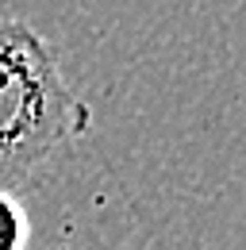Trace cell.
<instances>
[{
    "mask_svg": "<svg viewBox=\"0 0 246 250\" xmlns=\"http://www.w3.org/2000/svg\"><path fill=\"white\" fill-rule=\"evenodd\" d=\"M89 127L92 108L69 85L58 50L31 23L0 16V185L31 181Z\"/></svg>",
    "mask_w": 246,
    "mask_h": 250,
    "instance_id": "cell-1",
    "label": "cell"
},
{
    "mask_svg": "<svg viewBox=\"0 0 246 250\" xmlns=\"http://www.w3.org/2000/svg\"><path fill=\"white\" fill-rule=\"evenodd\" d=\"M27 239H31V223L16 188L0 185V250H27Z\"/></svg>",
    "mask_w": 246,
    "mask_h": 250,
    "instance_id": "cell-2",
    "label": "cell"
}]
</instances>
